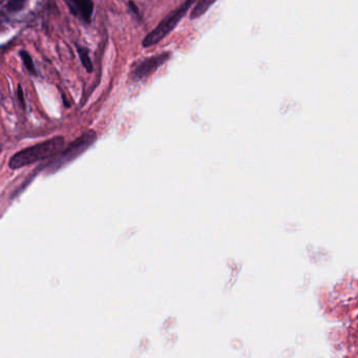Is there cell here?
Here are the masks:
<instances>
[{
  "label": "cell",
  "instance_id": "1",
  "mask_svg": "<svg viewBox=\"0 0 358 358\" xmlns=\"http://www.w3.org/2000/svg\"><path fill=\"white\" fill-rule=\"evenodd\" d=\"M65 140L63 137H55L42 143L25 148L15 154L10 162L11 169H18L23 166L31 165L37 161L45 160L58 156L64 148Z\"/></svg>",
  "mask_w": 358,
  "mask_h": 358
},
{
  "label": "cell",
  "instance_id": "2",
  "mask_svg": "<svg viewBox=\"0 0 358 358\" xmlns=\"http://www.w3.org/2000/svg\"><path fill=\"white\" fill-rule=\"evenodd\" d=\"M97 140V134L95 130H88L77 140L73 141L65 149L56 156L54 161L47 165V172L55 173L63 168L65 165L81 156L87 148H89Z\"/></svg>",
  "mask_w": 358,
  "mask_h": 358
},
{
  "label": "cell",
  "instance_id": "3",
  "mask_svg": "<svg viewBox=\"0 0 358 358\" xmlns=\"http://www.w3.org/2000/svg\"><path fill=\"white\" fill-rule=\"evenodd\" d=\"M195 4V0H187L184 4H182L178 9L173 11L168 16H166L164 19L159 23V26L150 32L145 38L143 39V46L148 47L157 44L160 40H162L165 36H167L171 33L176 26L179 23V21L182 19L183 16L189 10V8Z\"/></svg>",
  "mask_w": 358,
  "mask_h": 358
},
{
  "label": "cell",
  "instance_id": "4",
  "mask_svg": "<svg viewBox=\"0 0 358 358\" xmlns=\"http://www.w3.org/2000/svg\"><path fill=\"white\" fill-rule=\"evenodd\" d=\"M169 57H171V53H162L160 55H156L153 56V57H149L143 60L134 71L135 79H142L144 77L149 76V75L154 73L160 65L166 62L169 59Z\"/></svg>",
  "mask_w": 358,
  "mask_h": 358
},
{
  "label": "cell",
  "instance_id": "5",
  "mask_svg": "<svg viewBox=\"0 0 358 358\" xmlns=\"http://www.w3.org/2000/svg\"><path fill=\"white\" fill-rule=\"evenodd\" d=\"M70 12L86 23L91 21L93 13V3L89 0H68L66 2Z\"/></svg>",
  "mask_w": 358,
  "mask_h": 358
},
{
  "label": "cell",
  "instance_id": "6",
  "mask_svg": "<svg viewBox=\"0 0 358 358\" xmlns=\"http://www.w3.org/2000/svg\"><path fill=\"white\" fill-rule=\"evenodd\" d=\"M213 4H214V0H201V2H199L197 4V6L195 7V9L193 10V12L190 14L192 19H196V18L203 15Z\"/></svg>",
  "mask_w": 358,
  "mask_h": 358
},
{
  "label": "cell",
  "instance_id": "7",
  "mask_svg": "<svg viewBox=\"0 0 358 358\" xmlns=\"http://www.w3.org/2000/svg\"><path fill=\"white\" fill-rule=\"evenodd\" d=\"M77 51H78V54H79V57H80L82 65L87 70V73H91L93 70V66H92V62H91V60L89 58L88 50L77 44Z\"/></svg>",
  "mask_w": 358,
  "mask_h": 358
},
{
  "label": "cell",
  "instance_id": "8",
  "mask_svg": "<svg viewBox=\"0 0 358 358\" xmlns=\"http://www.w3.org/2000/svg\"><path fill=\"white\" fill-rule=\"evenodd\" d=\"M20 57L22 59V62L26 66V68L28 69V71L33 75V76H36L37 75V70H36V67H35V64H34V61L31 57V55L27 52V51H21L20 52Z\"/></svg>",
  "mask_w": 358,
  "mask_h": 358
},
{
  "label": "cell",
  "instance_id": "9",
  "mask_svg": "<svg viewBox=\"0 0 358 358\" xmlns=\"http://www.w3.org/2000/svg\"><path fill=\"white\" fill-rule=\"evenodd\" d=\"M25 2H10L7 4V9L11 12H17L23 8Z\"/></svg>",
  "mask_w": 358,
  "mask_h": 358
},
{
  "label": "cell",
  "instance_id": "10",
  "mask_svg": "<svg viewBox=\"0 0 358 358\" xmlns=\"http://www.w3.org/2000/svg\"><path fill=\"white\" fill-rule=\"evenodd\" d=\"M17 96L18 98H19V102L21 103L22 107L26 106V102H25V98H23V91H22V87L21 85L19 84L18 85V88H17Z\"/></svg>",
  "mask_w": 358,
  "mask_h": 358
}]
</instances>
